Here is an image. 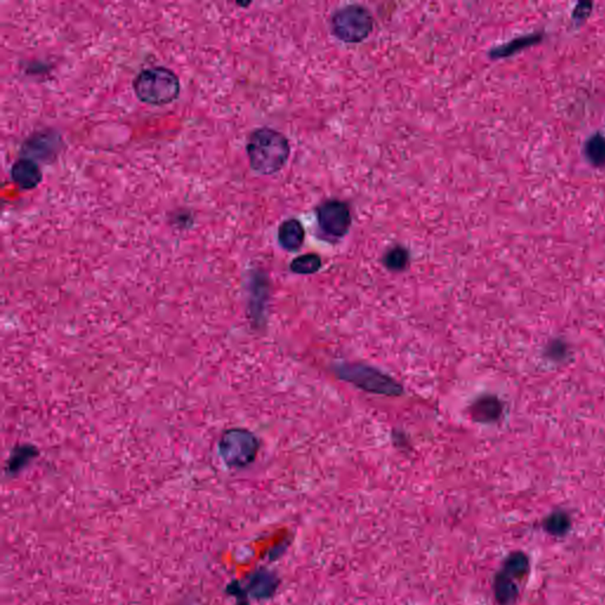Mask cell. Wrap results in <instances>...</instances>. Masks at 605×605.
I'll list each match as a JSON object with an SVG mask.
<instances>
[{
    "label": "cell",
    "mask_w": 605,
    "mask_h": 605,
    "mask_svg": "<svg viewBox=\"0 0 605 605\" xmlns=\"http://www.w3.org/2000/svg\"><path fill=\"white\" fill-rule=\"evenodd\" d=\"M246 151L253 171L258 174L272 175L284 168L291 146L283 133L263 127L253 130L248 136Z\"/></svg>",
    "instance_id": "cell-1"
},
{
    "label": "cell",
    "mask_w": 605,
    "mask_h": 605,
    "mask_svg": "<svg viewBox=\"0 0 605 605\" xmlns=\"http://www.w3.org/2000/svg\"><path fill=\"white\" fill-rule=\"evenodd\" d=\"M136 97L151 106H167L180 95V80L165 66H153L138 73L133 82Z\"/></svg>",
    "instance_id": "cell-2"
},
{
    "label": "cell",
    "mask_w": 605,
    "mask_h": 605,
    "mask_svg": "<svg viewBox=\"0 0 605 605\" xmlns=\"http://www.w3.org/2000/svg\"><path fill=\"white\" fill-rule=\"evenodd\" d=\"M373 29L374 17L362 5H346L336 10L331 16L333 35L346 44H358L366 41Z\"/></svg>",
    "instance_id": "cell-3"
},
{
    "label": "cell",
    "mask_w": 605,
    "mask_h": 605,
    "mask_svg": "<svg viewBox=\"0 0 605 605\" xmlns=\"http://www.w3.org/2000/svg\"><path fill=\"white\" fill-rule=\"evenodd\" d=\"M336 373L338 378L368 393L387 396H398L403 393L402 387L394 378L366 364H343L336 368Z\"/></svg>",
    "instance_id": "cell-4"
},
{
    "label": "cell",
    "mask_w": 605,
    "mask_h": 605,
    "mask_svg": "<svg viewBox=\"0 0 605 605\" xmlns=\"http://www.w3.org/2000/svg\"><path fill=\"white\" fill-rule=\"evenodd\" d=\"M258 449V439L246 429H230L219 443L220 455L230 467H246L256 459Z\"/></svg>",
    "instance_id": "cell-5"
},
{
    "label": "cell",
    "mask_w": 605,
    "mask_h": 605,
    "mask_svg": "<svg viewBox=\"0 0 605 605\" xmlns=\"http://www.w3.org/2000/svg\"><path fill=\"white\" fill-rule=\"evenodd\" d=\"M319 230L329 239H341L349 232L353 216L349 205L337 199L325 200L316 208Z\"/></svg>",
    "instance_id": "cell-6"
},
{
    "label": "cell",
    "mask_w": 605,
    "mask_h": 605,
    "mask_svg": "<svg viewBox=\"0 0 605 605\" xmlns=\"http://www.w3.org/2000/svg\"><path fill=\"white\" fill-rule=\"evenodd\" d=\"M11 178L13 183L21 189H33L41 183L43 173L32 160L21 159L13 163Z\"/></svg>",
    "instance_id": "cell-7"
},
{
    "label": "cell",
    "mask_w": 605,
    "mask_h": 605,
    "mask_svg": "<svg viewBox=\"0 0 605 605\" xmlns=\"http://www.w3.org/2000/svg\"><path fill=\"white\" fill-rule=\"evenodd\" d=\"M304 226L301 225L299 220L295 219V218L285 220L284 223H281V226L278 228V241H279L281 248L286 251H290V252L298 251L304 244Z\"/></svg>",
    "instance_id": "cell-8"
},
{
    "label": "cell",
    "mask_w": 605,
    "mask_h": 605,
    "mask_svg": "<svg viewBox=\"0 0 605 605\" xmlns=\"http://www.w3.org/2000/svg\"><path fill=\"white\" fill-rule=\"evenodd\" d=\"M471 416L476 422H493L503 413V404L494 396H483L471 407Z\"/></svg>",
    "instance_id": "cell-9"
},
{
    "label": "cell",
    "mask_w": 605,
    "mask_h": 605,
    "mask_svg": "<svg viewBox=\"0 0 605 605\" xmlns=\"http://www.w3.org/2000/svg\"><path fill=\"white\" fill-rule=\"evenodd\" d=\"M514 578L500 571L494 581V595L500 605H511L516 602L519 589Z\"/></svg>",
    "instance_id": "cell-10"
},
{
    "label": "cell",
    "mask_w": 605,
    "mask_h": 605,
    "mask_svg": "<svg viewBox=\"0 0 605 605\" xmlns=\"http://www.w3.org/2000/svg\"><path fill=\"white\" fill-rule=\"evenodd\" d=\"M528 570H530V561L528 556L523 552H514L512 553L505 561L503 573L514 578L516 581H520L528 576Z\"/></svg>",
    "instance_id": "cell-11"
},
{
    "label": "cell",
    "mask_w": 605,
    "mask_h": 605,
    "mask_svg": "<svg viewBox=\"0 0 605 605\" xmlns=\"http://www.w3.org/2000/svg\"><path fill=\"white\" fill-rule=\"evenodd\" d=\"M322 268L321 257L316 253H308L297 257L291 261L290 268L297 274H313L318 272Z\"/></svg>",
    "instance_id": "cell-12"
},
{
    "label": "cell",
    "mask_w": 605,
    "mask_h": 605,
    "mask_svg": "<svg viewBox=\"0 0 605 605\" xmlns=\"http://www.w3.org/2000/svg\"><path fill=\"white\" fill-rule=\"evenodd\" d=\"M383 264L390 271H403L409 264V252L402 246H394L383 256Z\"/></svg>",
    "instance_id": "cell-13"
},
{
    "label": "cell",
    "mask_w": 605,
    "mask_h": 605,
    "mask_svg": "<svg viewBox=\"0 0 605 605\" xmlns=\"http://www.w3.org/2000/svg\"><path fill=\"white\" fill-rule=\"evenodd\" d=\"M585 155L593 166L602 167L605 165V138L602 135H593L585 143Z\"/></svg>",
    "instance_id": "cell-14"
},
{
    "label": "cell",
    "mask_w": 605,
    "mask_h": 605,
    "mask_svg": "<svg viewBox=\"0 0 605 605\" xmlns=\"http://www.w3.org/2000/svg\"><path fill=\"white\" fill-rule=\"evenodd\" d=\"M537 41H538V36L521 37L519 39H514V41H510L508 44L491 50L490 51V56H491V58L506 57V56H510L512 53L524 49L525 46H528V45L536 43Z\"/></svg>",
    "instance_id": "cell-15"
},
{
    "label": "cell",
    "mask_w": 605,
    "mask_h": 605,
    "mask_svg": "<svg viewBox=\"0 0 605 605\" xmlns=\"http://www.w3.org/2000/svg\"><path fill=\"white\" fill-rule=\"evenodd\" d=\"M544 528L553 536H563L569 531V516L564 512H553L545 519Z\"/></svg>",
    "instance_id": "cell-16"
},
{
    "label": "cell",
    "mask_w": 605,
    "mask_h": 605,
    "mask_svg": "<svg viewBox=\"0 0 605 605\" xmlns=\"http://www.w3.org/2000/svg\"><path fill=\"white\" fill-rule=\"evenodd\" d=\"M31 453H35V452H33V448H30V447H21L18 451L13 453V456L11 458V465H10V467L8 468H11L12 471L13 469H18V468L21 467L23 463L28 461Z\"/></svg>",
    "instance_id": "cell-17"
},
{
    "label": "cell",
    "mask_w": 605,
    "mask_h": 605,
    "mask_svg": "<svg viewBox=\"0 0 605 605\" xmlns=\"http://www.w3.org/2000/svg\"><path fill=\"white\" fill-rule=\"evenodd\" d=\"M590 11H591V4L590 3H579V4L577 5L576 10H575V17H577V19H584L589 15Z\"/></svg>",
    "instance_id": "cell-18"
}]
</instances>
